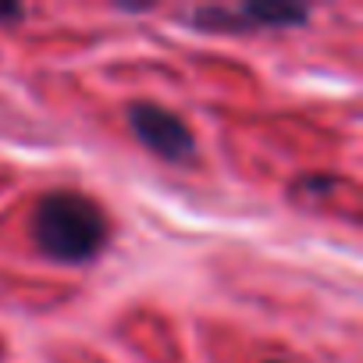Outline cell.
<instances>
[{"instance_id":"6da1fadb","label":"cell","mask_w":363,"mask_h":363,"mask_svg":"<svg viewBox=\"0 0 363 363\" xmlns=\"http://www.w3.org/2000/svg\"><path fill=\"white\" fill-rule=\"evenodd\" d=\"M33 235L43 257L61 264H82L93 260L107 242V218L93 200L79 193H50L36 207Z\"/></svg>"},{"instance_id":"7a4b0ae2","label":"cell","mask_w":363,"mask_h":363,"mask_svg":"<svg viewBox=\"0 0 363 363\" xmlns=\"http://www.w3.org/2000/svg\"><path fill=\"white\" fill-rule=\"evenodd\" d=\"M128 125L139 135V143L146 150H153L164 160H186L196 150V139L189 132V125L178 114L157 107V104H132L128 107Z\"/></svg>"},{"instance_id":"3957f363","label":"cell","mask_w":363,"mask_h":363,"mask_svg":"<svg viewBox=\"0 0 363 363\" xmlns=\"http://www.w3.org/2000/svg\"><path fill=\"white\" fill-rule=\"evenodd\" d=\"M196 29L207 33H242V29H285L306 22V8H281V4H242L235 11L228 8H200L189 15Z\"/></svg>"},{"instance_id":"277c9868","label":"cell","mask_w":363,"mask_h":363,"mask_svg":"<svg viewBox=\"0 0 363 363\" xmlns=\"http://www.w3.org/2000/svg\"><path fill=\"white\" fill-rule=\"evenodd\" d=\"M26 11L18 8V4H4V8H0V22H4V18H22Z\"/></svg>"}]
</instances>
